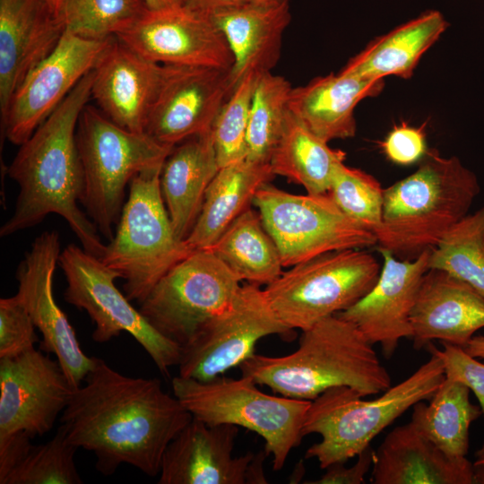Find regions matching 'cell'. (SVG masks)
I'll list each match as a JSON object with an SVG mask.
<instances>
[{
  "label": "cell",
  "mask_w": 484,
  "mask_h": 484,
  "mask_svg": "<svg viewBox=\"0 0 484 484\" xmlns=\"http://www.w3.org/2000/svg\"><path fill=\"white\" fill-rule=\"evenodd\" d=\"M37 328L25 307L13 296L0 299V359H13L39 342Z\"/></svg>",
  "instance_id": "cell-39"
},
{
  "label": "cell",
  "mask_w": 484,
  "mask_h": 484,
  "mask_svg": "<svg viewBox=\"0 0 484 484\" xmlns=\"http://www.w3.org/2000/svg\"><path fill=\"white\" fill-rule=\"evenodd\" d=\"M94 69L83 76L65 99L20 145L5 168L19 186L13 215L2 225L7 237L34 227L48 215L61 216L87 252L101 257L106 245L98 229L78 206L83 173L76 142L81 113L91 99Z\"/></svg>",
  "instance_id": "cell-2"
},
{
  "label": "cell",
  "mask_w": 484,
  "mask_h": 484,
  "mask_svg": "<svg viewBox=\"0 0 484 484\" xmlns=\"http://www.w3.org/2000/svg\"><path fill=\"white\" fill-rule=\"evenodd\" d=\"M290 331L276 316L264 290L247 283L240 287L229 308L181 346L178 376L212 380L251 357L260 339Z\"/></svg>",
  "instance_id": "cell-13"
},
{
  "label": "cell",
  "mask_w": 484,
  "mask_h": 484,
  "mask_svg": "<svg viewBox=\"0 0 484 484\" xmlns=\"http://www.w3.org/2000/svg\"><path fill=\"white\" fill-rule=\"evenodd\" d=\"M161 169H146L130 181L114 236L100 257L125 281L126 298L138 303L175 264L194 251L175 233L161 195Z\"/></svg>",
  "instance_id": "cell-7"
},
{
  "label": "cell",
  "mask_w": 484,
  "mask_h": 484,
  "mask_svg": "<svg viewBox=\"0 0 484 484\" xmlns=\"http://www.w3.org/2000/svg\"><path fill=\"white\" fill-rule=\"evenodd\" d=\"M93 359L60 418L68 438L95 455L96 469L105 476L123 463L159 475L167 446L193 416L160 379L125 376Z\"/></svg>",
  "instance_id": "cell-1"
},
{
  "label": "cell",
  "mask_w": 484,
  "mask_h": 484,
  "mask_svg": "<svg viewBox=\"0 0 484 484\" xmlns=\"http://www.w3.org/2000/svg\"><path fill=\"white\" fill-rule=\"evenodd\" d=\"M291 90L283 76L272 72L259 76L250 106L246 160L269 163L285 126Z\"/></svg>",
  "instance_id": "cell-35"
},
{
  "label": "cell",
  "mask_w": 484,
  "mask_h": 484,
  "mask_svg": "<svg viewBox=\"0 0 484 484\" xmlns=\"http://www.w3.org/2000/svg\"><path fill=\"white\" fill-rule=\"evenodd\" d=\"M238 276L209 248L193 251L175 264L140 303V312L180 346L232 304Z\"/></svg>",
  "instance_id": "cell-12"
},
{
  "label": "cell",
  "mask_w": 484,
  "mask_h": 484,
  "mask_svg": "<svg viewBox=\"0 0 484 484\" xmlns=\"http://www.w3.org/2000/svg\"><path fill=\"white\" fill-rule=\"evenodd\" d=\"M473 466L475 467L484 466V445L480 450L477 451L476 460L473 462Z\"/></svg>",
  "instance_id": "cell-49"
},
{
  "label": "cell",
  "mask_w": 484,
  "mask_h": 484,
  "mask_svg": "<svg viewBox=\"0 0 484 484\" xmlns=\"http://www.w3.org/2000/svg\"><path fill=\"white\" fill-rule=\"evenodd\" d=\"M174 395L196 418L209 425L231 424L264 439L272 468H283L291 450L304 436L303 423L311 401L267 394L249 377L218 376L203 382L177 376Z\"/></svg>",
  "instance_id": "cell-8"
},
{
  "label": "cell",
  "mask_w": 484,
  "mask_h": 484,
  "mask_svg": "<svg viewBox=\"0 0 484 484\" xmlns=\"http://www.w3.org/2000/svg\"><path fill=\"white\" fill-rule=\"evenodd\" d=\"M61 253L59 235L44 231L31 244L16 271V298L42 335L40 350L55 354L74 389L81 386L94 363L78 341L65 314L53 294V278Z\"/></svg>",
  "instance_id": "cell-16"
},
{
  "label": "cell",
  "mask_w": 484,
  "mask_h": 484,
  "mask_svg": "<svg viewBox=\"0 0 484 484\" xmlns=\"http://www.w3.org/2000/svg\"><path fill=\"white\" fill-rule=\"evenodd\" d=\"M463 350L476 359H484V335L473 336Z\"/></svg>",
  "instance_id": "cell-45"
},
{
  "label": "cell",
  "mask_w": 484,
  "mask_h": 484,
  "mask_svg": "<svg viewBox=\"0 0 484 484\" xmlns=\"http://www.w3.org/2000/svg\"><path fill=\"white\" fill-rule=\"evenodd\" d=\"M162 74L163 65L142 56L115 37L94 67L91 99L115 124L145 133Z\"/></svg>",
  "instance_id": "cell-21"
},
{
  "label": "cell",
  "mask_w": 484,
  "mask_h": 484,
  "mask_svg": "<svg viewBox=\"0 0 484 484\" xmlns=\"http://www.w3.org/2000/svg\"><path fill=\"white\" fill-rule=\"evenodd\" d=\"M381 146L386 157L395 164L411 165L419 161L428 151L424 127L405 124L394 126Z\"/></svg>",
  "instance_id": "cell-41"
},
{
  "label": "cell",
  "mask_w": 484,
  "mask_h": 484,
  "mask_svg": "<svg viewBox=\"0 0 484 484\" xmlns=\"http://www.w3.org/2000/svg\"><path fill=\"white\" fill-rule=\"evenodd\" d=\"M473 484H484V466H474Z\"/></svg>",
  "instance_id": "cell-47"
},
{
  "label": "cell",
  "mask_w": 484,
  "mask_h": 484,
  "mask_svg": "<svg viewBox=\"0 0 484 484\" xmlns=\"http://www.w3.org/2000/svg\"><path fill=\"white\" fill-rule=\"evenodd\" d=\"M336 205L363 228L375 231L383 219L385 189L367 172L339 164L328 192Z\"/></svg>",
  "instance_id": "cell-38"
},
{
  "label": "cell",
  "mask_w": 484,
  "mask_h": 484,
  "mask_svg": "<svg viewBox=\"0 0 484 484\" xmlns=\"http://www.w3.org/2000/svg\"><path fill=\"white\" fill-rule=\"evenodd\" d=\"M442 344V350H438L432 343L427 347L430 353L441 359L446 378L462 382L474 393L484 414V363L461 347L446 342Z\"/></svg>",
  "instance_id": "cell-40"
},
{
  "label": "cell",
  "mask_w": 484,
  "mask_h": 484,
  "mask_svg": "<svg viewBox=\"0 0 484 484\" xmlns=\"http://www.w3.org/2000/svg\"><path fill=\"white\" fill-rule=\"evenodd\" d=\"M448 25L439 11H427L372 40L340 73L374 80L389 75L408 79Z\"/></svg>",
  "instance_id": "cell-29"
},
{
  "label": "cell",
  "mask_w": 484,
  "mask_h": 484,
  "mask_svg": "<svg viewBox=\"0 0 484 484\" xmlns=\"http://www.w3.org/2000/svg\"><path fill=\"white\" fill-rule=\"evenodd\" d=\"M76 142L83 173L81 203L99 232L110 240L126 186L138 173L162 167L173 147L119 126L89 103L79 117Z\"/></svg>",
  "instance_id": "cell-6"
},
{
  "label": "cell",
  "mask_w": 484,
  "mask_h": 484,
  "mask_svg": "<svg viewBox=\"0 0 484 484\" xmlns=\"http://www.w3.org/2000/svg\"><path fill=\"white\" fill-rule=\"evenodd\" d=\"M287 0H251V3L262 5H271L280 4Z\"/></svg>",
  "instance_id": "cell-50"
},
{
  "label": "cell",
  "mask_w": 484,
  "mask_h": 484,
  "mask_svg": "<svg viewBox=\"0 0 484 484\" xmlns=\"http://www.w3.org/2000/svg\"><path fill=\"white\" fill-rule=\"evenodd\" d=\"M238 427L194 418L167 446L159 484H245L255 454L234 457Z\"/></svg>",
  "instance_id": "cell-20"
},
{
  "label": "cell",
  "mask_w": 484,
  "mask_h": 484,
  "mask_svg": "<svg viewBox=\"0 0 484 484\" xmlns=\"http://www.w3.org/2000/svg\"><path fill=\"white\" fill-rule=\"evenodd\" d=\"M219 169L212 130L177 143L166 158L160 177V191L180 240L193 229L206 190Z\"/></svg>",
  "instance_id": "cell-27"
},
{
  "label": "cell",
  "mask_w": 484,
  "mask_h": 484,
  "mask_svg": "<svg viewBox=\"0 0 484 484\" xmlns=\"http://www.w3.org/2000/svg\"><path fill=\"white\" fill-rule=\"evenodd\" d=\"M58 264L67 283L65 299L87 312L95 325L92 339L104 343L126 332L159 370L169 376V368L179 363L181 346L154 328L118 290L115 280L120 275L99 257L74 244L61 251Z\"/></svg>",
  "instance_id": "cell-11"
},
{
  "label": "cell",
  "mask_w": 484,
  "mask_h": 484,
  "mask_svg": "<svg viewBox=\"0 0 484 484\" xmlns=\"http://www.w3.org/2000/svg\"><path fill=\"white\" fill-rule=\"evenodd\" d=\"M430 354L410 376L376 399L362 400L355 389L337 386L312 400L303 435L318 434L322 439L307 450L305 458H315L321 469L345 462L417 402L429 401L445 377L441 359Z\"/></svg>",
  "instance_id": "cell-5"
},
{
  "label": "cell",
  "mask_w": 484,
  "mask_h": 484,
  "mask_svg": "<svg viewBox=\"0 0 484 484\" xmlns=\"http://www.w3.org/2000/svg\"><path fill=\"white\" fill-rule=\"evenodd\" d=\"M65 26L48 0H0V117L27 74L57 46Z\"/></svg>",
  "instance_id": "cell-22"
},
{
  "label": "cell",
  "mask_w": 484,
  "mask_h": 484,
  "mask_svg": "<svg viewBox=\"0 0 484 484\" xmlns=\"http://www.w3.org/2000/svg\"><path fill=\"white\" fill-rule=\"evenodd\" d=\"M411 324L417 350L434 340L464 349L484 327V298L447 272L428 269L411 313Z\"/></svg>",
  "instance_id": "cell-23"
},
{
  "label": "cell",
  "mask_w": 484,
  "mask_h": 484,
  "mask_svg": "<svg viewBox=\"0 0 484 484\" xmlns=\"http://www.w3.org/2000/svg\"><path fill=\"white\" fill-rule=\"evenodd\" d=\"M253 203L275 242L283 267L342 249H365L377 244L374 232L348 217L328 194H293L269 183Z\"/></svg>",
  "instance_id": "cell-10"
},
{
  "label": "cell",
  "mask_w": 484,
  "mask_h": 484,
  "mask_svg": "<svg viewBox=\"0 0 484 484\" xmlns=\"http://www.w3.org/2000/svg\"><path fill=\"white\" fill-rule=\"evenodd\" d=\"M242 281L268 285L282 273L279 249L259 212L245 211L209 247Z\"/></svg>",
  "instance_id": "cell-33"
},
{
  "label": "cell",
  "mask_w": 484,
  "mask_h": 484,
  "mask_svg": "<svg viewBox=\"0 0 484 484\" xmlns=\"http://www.w3.org/2000/svg\"><path fill=\"white\" fill-rule=\"evenodd\" d=\"M261 74L251 72L235 86L212 126L220 169L247 156V128L254 91Z\"/></svg>",
  "instance_id": "cell-37"
},
{
  "label": "cell",
  "mask_w": 484,
  "mask_h": 484,
  "mask_svg": "<svg viewBox=\"0 0 484 484\" xmlns=\"http://www.w3.org/2000/svg\"><path fill=\"white\" fill-rule=\"evenodd\" d=\"M239 368L242 376L275 393L308 401L337 386L351 387L363 397L392 386L374 344L339 315L302 331L294 352L281 357L254 353Z\"/></svg>",
  "instance_id": "cell-3"
},
{
  "label": "cell",
  "mask_w": 484,
  "mask_h": 484,
  "mask_svg": "<svg viewBox=\"0 0 484 484\" xmlns=\"http://www.w3.org/2000/svg\"><path fill=\"white\" fill-rule=\"evenodd\" d=\"M428 266L468 283L484 298V206L443 236L430 249Z\"/></svg>",
  "instance_id": "cell-34"
},
{
  "label": "cell",
  "mask_w": 484,
  "mask_h": 484,
  "mask_svg": "<svg viewBox=\"0 0 484 484\" xmlns=\"http://www.w3.org/2000/svg\"><path fill=\"white\" fill-rule=\"evenodd\" d=\"M381 267L364 249L331 251L291 266L264 291L287 328L304 331L345 311L367 295Z\"/></svg>",
  "instance_id": "cell-9"
},
{
  "label": "cell",
  "mask_w": 484,
  "mask_h": 484,
  "mask_svg": "<svg viewBox=\"0 0 484 484\" xmlns=\"http://www.w3.org/2000/svg\"><path fill=\"white\" fill-rule=\"evenodd\" d=\"M415 172L385 189L380 248L401 260L432 249L480 193L477 176L455 156L427 151Z\"/></svg>",
  "instance_id": "cell-4"
},
{
  "label": "cell",
  "mask_w": 484,
  "mask_h": 484,
  "mask_svg": "<svg viewBox=\"0 0 484 484\" xmlns=\"http://www.w3.org/2000/svg\"><path fill=\"white\" fill-rule=\"evenodd\" d=\"M274 176L269 163L246 159L220 168L206 190L202 210L186 244L192 250L211 247L250 208L258 189Z\"/></svg>",
  "instance_id": "cell-28"
},
{
  "label": "cell",
  "mask_w": 484,
  "mask_h": 484,
  "mask_svg": "<svg viewBox=\"0 0 484 484\" xmlns=\"http://www.w3.org/2000/svg\"><path fill=\"white\" fill-rule=\"evenodd\" d=\"M148 10L143 0H66L60 19L65 30L103 40L128 29Z\"/></svg>",
  "instance_id": "cell-36"
},
{
  "label": "cell",
  "mask_w": 484,
  "mask_h": 484,
  "mask_svg": "<svg viewBox=\"0 0 484 484\" xmlns=\"http://www.w3.org/2000/svg\"><path fill=\"white\" fill-rule=\"evenodd\" d=\"M115 37L94 40L65 30L56 48L25 77L1 118V133L15 145L26 142L98 64Z\"/></svg>",
  "instance_id": "cell-14"
},
{
  "label": "cell",
  "mask_w": 484,
  "mask_h": 484,
  "mask_svg": "<svg viewBox=\"0 0 484 484\" xmlns=\"http://www.w3.org/2000/svg\"><path fill=\"white\" fill-rule=\"evenodd\" d=\"M231 70L207 66L163 65V74L144 132L174 147L212 130L234 90Z\"/></svg>",
  "instance_id": "cell-18"
},
{
  "label": "cell",
  "mask_w": 484,
  "mask_h": 484,
  "mask_svg": "<svg viewBox=\"0 0 484 484\" xmlns=\"http://www.w3.org/2000/svg\"><path fill=\"white\" fill-rule=\"evenodd\" d=\"M470 388L445 377L429 404L413 407L411 422L447 456L466 458L471 424L482 415L480 407L470 401Z\"/></svg>",
  "instance_id": "cell-32"
},
{
  "label": "cell",
  "mask_w": 484,
  "mask_h": 484,
  "mask_svg": "<svg viewBox=\"0 0 484 484\" xmlns=\"http://www.w3.org/2000/svg\"><path fill=\"white\" fill-rule=\"evenodd\" d=\"M66 0H48L55 13L60 18V13Z\"/></svg>",
  "instance_id": "cell-48"
},
{
  "label": "cell",
  "mask_w": 484,
  "mask_h": 484,
  "mask_svg": "<svg viewBox=\"0 0 484 484\" xmlns=\"http://www.w3.org/2000/svg\"><path fill=\"white\" fill-rule=\"evenodd\" d=\"M24 433L0 441V484H82L77 447L61 424L54 436L33 445Z\"/></svg>",
  "instance_id": "cell-30"
},
{
  "label": "cell",
  "mask_w": 484,
  "mask_h": 484,
  "mask_svg": "<svg viewBox=\"0 0 484 484\" xmlns=\"http://www.w3.org/2000/svg\"><path fill=\"white\" fill-rule=\"evenodd\" d=\"M371 470L374 484H473V463L447 456L411 421L387 434Z\"/></svg>",
  "instance_id": "cell-24"
},
{
  "label": "cell",
  "mask_w": 484,
  "mask_h": 484,
  "mask_svg": "<svg viewBox=\"0 0 484 484\" xmlns=\"http://www.w3.org/2000/svg\"><path fill=\"white\" fill-rule=\"evenodd\" d=\"M251 3V0H187L186 5L199 13L212 14L215 12Z\"/></svg>",
  "instance_id": "cell-43"
},
{
  "label": "cell",
  "mask_w": 484,
  "mask_h": 484,
  "mask_svg": "<svg viewBox=\"0 0 484 484\" xmlns=\"http://www.w3.org/2000/svg\"><path fill=\"white\" fill-rule=\"evenodd\" d=\"M429 251L413 260H401L380 248L383 264L371 290L337 315L353 323L372 344L391 358L400 341L411 339V313L422 278L428 270Z\"/></svg>",
  "instance_id": "cell-19"
},
{
  "label": "cell",
  "mask_w": 484,
  "mask_h": 484,
  "mask_svg": "<svg viewBox=\"0 0 484 484\" xmlns=\"http://www.w3.org/2000/svg\"><path fill=\"white\" fill-rule=\"evenodd\" d=\"M383 88V79L331 73L292 88L288 107L312 133L328 143L354 136L356 106L365 98L378 95Z\"/></svg>",
  "instance_id": "cell-26"
},
{
  "label": "cell",
  "mask_w": 484,
  "mask_h": 484,
  "mask_svg": "<svg viewBox=\"0 0 484 484\" xmlns=\"http://www.w3.org/2000/svg\"><path fill=\"white\" fill-rule=\"evenodd\" d=\"M268 455L265 452L254 455L248 466L246 483H268L264 473V461Z\"/></svg>",
  "instance_id": "cell-44"
},
{
  "label": "cell",
  "mask_w": 484,
  "mask_h": 484,
  "mask_svg": "<svg viewBox=\"0 0 484 484\" xmlns=\"http://www.w3.org/2000/svg\"><path fill=\"white\" fill-rule=\"evenodd\" d=\"M210 16L231 50L234 87L251 72H272L279 61L282 36L291 20L289 0L271 5L248 3Z\"/></svg>",
  "instance_id": "cell-25"
},
{
  "label": "cell",
  "mask_w": 484,
  "mask_h": 484,
  "mask_svg": "<svg viewBox=\"0 0 484 484\" xmlns=\"http://www.w3.org/2000/svg\"><path fill=\"white\" fill-rule=\"evenodd\" d=\"M116 38L160 64L231 70L229 46L211 16L186 5L148 10Z\"/></svg>",
  "instance_id": "cell-17"
},
{
  "label": "cell",
  "mask_w": 484,
  "mask_h": 484,
  "mask_svg": "<svg viewBox=\"0 0 484 484\" xmlns=\"http://www.w3.org/2000/svg\"><path fill=\"white\" fill-rule=\"evenodd\" d=\"M346 153L333 150L289 109L285 126L270 158L274 175L302 186L310 194H328L337 166Z\"/></svg>",
  "instance_id": "cell-31"
},
{
  "label": "cell",
  "mask_w": 484,
  "mask_h": 484,
  "mask_svg": "<svg viewBox=\"0 0 484 484\" xmlns=\"http://www.w3.org/2000/svg\"><path fill=\"white\" fill-rule=\"evenodd\" d=\"M149 10H160L185 5L187 0H143Z\"/></svg>",
  "instance_id": "cell-46"
},
{
  "label": "cell",
  "mask_w": 484,
  "mask_h": 484,
  "mask_svg": "<svg viewBox=\"0 0 484 484\" xmlns=\"http://www.w3.org/2000/svg\"><path fill=\"white\" fill-rule=\"evenodd\" d=\"M374 450L367 447L358 454L357 462L350 467H345L344 462L332 464L326 468V472L318 480L307 481L309 484H361L372 469Z\"/></svg>",
  "instance_id": "cell-42"
},
{
  "label": "cell",
  "mask_w": 484,
  "mask_h": 484,
  "mask_svg": "<svg viewBox=\"0 0 484 484\" xmlns=\"http://www.w3.org/2000/svg\"><path fill=\"white\" fill-rule=\"evenodd\" d=\"M73 390L58 360L41 350L0 359V441L50 431Z\"/></svg>",
  "instance_id": "cell-15"
}]
</instances>
